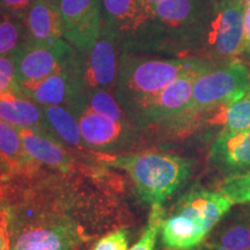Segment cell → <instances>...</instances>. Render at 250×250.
Returning <instances> with one entry per match:
<instances>
[{
  "label": "cell",
  "instance_id": "cell-1",
  "mask_svg": "<svg viewBox=\"0 0 250 250\" xmlns=\"http://www.w3.org/2000/svg\"><path fill=\"white\" fill-rule=\"evenodd\" d=\"M232 206L233 203L219 190L188 192L174 211L162 219V247L167 250H196Z\"/></svg>",
  "mask_w": 250,
  "mask_h": 250
},
{
  "label": "cell",
  "instance_id": "cell-2",
  "mask_svg": "<svg viewBox=\"0 0 250 250\" xmlns=\"http://www.w3.org/2000/svg\"><path fill=\"white\" fill-rule=\"evenodd\" d=\"M204 62L187 59H139L122 56L117 77V93L121 101L136 108H145L168 85L183 74L205 71Z\"/></svg>",
  "mask_w": 250,
  "mask_h": 250
},
{
  "label": "cell",
  "instance_id": "cell-3",
  "mask_svg": "<svg viewBox=\"0 0 250 250\" xmlns=\"http://www.w3.org/2000/svg\"><path fill=\"white\" fill-rule=\"evenodd\" d=\"M115 167L126 170L145 203H164L190 175V162L167 153H144L117 158Z\"/></svg>",
  "mask_w": 250,
  "mask_h": 250
},
{
  "label": "cell",
  "instance_id": "cell-4",
  "mask_svg": "<svg viewBox=\"0 0 250 250\" xmlns=\"http://www.w3.org/2000/svg\"><path fill=\"white\" fill-rule=\"evenodd\" d=\"M249 88V70L242 62L234 61L217 70L208 68L196 77L187 114L232 104L248 94Z\"/></svg>",
  "mask_w": 250,
  "mask_h": 250
},
{
  "label": "cell",
  "instance_id": "cell-5",
  "mask_svg": "<svg viewBox=\"0 0 250 250\" xmlns=\"http://www.w3.org/2000/svg\"><path fill=\"white\" fill-rule=\"evenodd\" d=\"M76 55V50L66 40L52 44L33 45L24 43L14 54L18 88H22L45 79L61 70Z\"/></svg>",
  "mask_w": 250,
  "mask_h": 250
},
{
  "label": "cell",
  "instance_id": "cell-6",
  "mask_svg": "<svg viewBox=\"0 0 250 250\" xmlns=\"http://www.w3.org/2000/svg\"><path fill=\"white\" fill-rule=\"evenodd\" d=\"M62 37L79 54L88 51L103 28L102 0H58Z\"/></svg>",
  "mask_w": 250,
  "mask_h": 250
},
{
  "label": "cell",
  "instance_id": "cell-7",
  "mask_svg": "<svg viewBox=\"0 0 250 250\" xmlns=\"http://www.w3.org/2000/svg\"><path fill=\"white\" fill-rule=\"evenodd\" d=\"M122 39L115 31L103 26L101 34L88 51L80 57L81 77L86 94L95 89H110L118 77L117 52Z\"/></svg>",
  "mask_w": 250,
  "mask_h": 250
},
{
  "label": "cell",
  "instance_id": "cell-8",
  "mask_svg": "<svg viewBox=\"0 0 250 250\" xmlns=\"http://www.w3.org/2000/svg\"><path fill=\"white\" fill-rule=\"evenodd\" d=\"M245 4L242 0H226L219 7L208 34V44L215 54L235 56L243 52Z\"/></svg>",
  "mask_w": 250,
  "mask_h": 250
},
{
  "label": "cell",
  "instance_id": "cell-9",
  "mask_svg": "<svg viewBox=\"0 0 250 250\" xmlns=\"http://www.w3.org/2000/svg\"><path fill=\"white\" fill-rule=\"evenodd\" d=\"M102 17L103 26L126 41L146 26L151 14L142 0H102Z\"/></svg>",
  "mask_w": 250,
  "mask_h": 250
},
{
  "label": "cell",
  "instance_id": "cell-10",
  "mask_svg": "<svg viewBox=\"0 0 250 250\" xmlns=\"http://www.w3.org/2000/svg\"><path fill=\"white\" fill-rule=\"evenodd\" d=\"M27 43L33 45L52 44L64 34L57 5L46 0H34L23 18Z\"/></svg>",
  "mask_w": 250,
  "mask_h": 250
},
{
  "label": "cell",
  "instance_id": "cell-11",
  "mask_svg": "<svg viewBox=\"0 0 250 250\" xmlns=\"http://www.w3.org/2000/svg\"><path fill=\"white\" fill-rule=\"evenodd\" d=\"M202 72H189L177 78L145 108V114L153 120H162L187 114L192 99L193 83L196 77Z\"/></svg>",
  "mask_w": 250,
  "mask_h": 250
},
{
  "label": "cell",
  "instance_id": "cell-12",
  "mask_svg": "<svg viewBox=\"0 0 250 250\" xmlns=\"http://www.w3.org/2000/svg\"><path fill=\"white\" fill-rule=\"evenodd\" d=\"M215 165L229 171L250 169V129L241 132H221L211 152Z\"/></svg>",
  "mask_w": 250,
  "mask_h": 250
},
{
  "label": "cell",
  "instance_id": "cell-13",
  "mask_svg": "<svg viewBox=\"0 0 250 250\" xmlns=\"http://www.w3.org/2000/svg\"><path fill=\"white\" fill-rule=\"evenodd\" d=\"M76 239L62 227H29L12 237L11 250H72Z\"/></svg>",
  "mask_w": 250,
  "mask_h": 250
},
{
  "label": "cell",
  "instance_id": "cell-14",
  "mask_svg": "<svg viewBox=\"0 0 250 250\" xmlns=\"http://www.w3.org/2000/svg\"><path fill=\"white\" fill-rule=\"evenodd\" d=\"M24 151L34 160L52 166L65 167L67 154L61 145L44 136L34 127H18Z\"/></svg>",
  "mask_w": 250,
  "mask_h": 250
},
{
  "label": "cell",
  "instance_id": "cell-15",
  "mask_svg": "<svg viewBox=\"0 0 250 250\" xmlns=\"http://www.w3.org/2000/svg\"><path fill=\"white\" fill-rule=\"evenodd\" d=\"M199 12L198 0H162L151 8L148 22L177 29L191 24Z\"/></svg>",
  "mask_w": 250,
  "mask_h": 250
},
{
  "label": "cell",
  "instance_id": "cell-16",
  "mask_svg": "<svg viewBox=\"0 0 250 250\" xmlns=\"http://www.w3.org/2000/svg\"><path fill=\"white\" fill-rule=\"evenodd\" d=\"M80 133L83 139L95 147H108L116 144L122 137L118 122L109 120L98 112L87 111L80 117Z\"/></svg>",
  "mask_w": 250,
  "mask_h": 250
},
{
  "label": "cell",
  "instance_id": "cell-17",
  "mask_svg": "<svg viewBox=\"0 0 250 250\" xmlns=\"http://www.w3.org/2000/svg\"><path fill=\"white\" fill-rule=\"evenodd\" d=\"M42 112L30 99L19 93L0 95V120L17 127H34L40 123Z\"/></svg>",
  "mask_w": 250,
  "mask_h": 250
},
{
  "label": "cell",
  "instance_id": "cell-18",
  "mask_svg": "<svg viewBox=\"0 0 250 250\" xmlns=\"http://www.w3.org/2000/svg\"><path fill=\"white\" fill-rule=\"evenodd\" d=\"M210 250H250V221L246 215L228 224L208 245Z\"/></svg>",
  "mask_w": 250,
  "mask_h": 250
},
{
  "label": "cell",
  "instance_id": "cell-19",
  "mask_svg": "<svg viewBox=\"0 0 250 250\" xmlns=\"http://www.w3.org/2000/svg\"><path fill=\"white\" fill-rule=\"evenodd\" d=\"M214 122L224 125L221 132L234 133L250 129V93L229 105L218 108Z\"/></svg>",
  "mask_w": 250,
  "mask_h": 250
},
{
  "label": "cell",
  "instance_id": "cell-20",
  "mask_svg": "<svg viewBox=\"0 0 250 250\" xmlns=\"http://www.w3.org/2000/svg\"><path fill=\"white\" fill-rule=\"evenodd\" d=\"M27 43L22 19L0 9V56L13 55Z\"/></svg>",
  "mask_w": 250,
  "mask_h": 250
},
{
  "label": "cell",
  "instance_id": "cell-21",
  "mask_svg": "<svg viewBox=\"0 0 250 250\" xmlns=\"http://www.w3.org/2000/svg\"><path fill=\"white\" fill-rule=\"evenodd\" d=\"M0 153L11 166L12 169L23 168L30 160L24 151L18 129L0 120Z\"/></svg>",
  "mask_w": 250,
  "mask_h": 250
},
{
  "label": "cell",
  "instance_id": "cell-22",
  "mask_svg": "<svg viewBox=\"0 0 250 250\" xmlns=\"http://www.w3.org/2000/svg\"><path fill=\"white\" fill-rule=\"evenodd\" d=\"M44 115L52 130L62 139L70 145H79L80 127L70 111L59 105H46Z\"/></svg>",
  "mask_w": 250,
  "mask_h": 250
},
{
  "label": "cell",
  "instance_id": "cell-23",
  "mask_svg": "<svg viewBox=\"0 0 250 250\" xmlns=\"http://www.w3.org/2000/svg\"><path fill=\"white\" fill-rule=\"evenodd\" d=\"M219 191L226 196L233 205L250 204V171L230 175L225 180Z\"/></svg>",
  "mask_w": 250,
  "mask_h": 250
},
{
  "label": "cell",
  "instance_id": "cell-24",
  "mask_svg": "<svg viewBox=\"0 0 250 250\" xmlns=\"http://www.w3.org/2000/svg\"><path fill=\"white\" fill-rule=\"evenodd\" d=\"M90 109L114 122L123 120V112L114 96L105 89H95L86 94Z\"/></svg>",
  "mask_w": 250,
  "mask_h": 250
},
{
  "label": "cell",
  "instance_id": "cell-25",
  "mask_svg": "<svg viewBox=\"0 0 250 250\" xmlns=\"http://www.w3.org/2000/svg\"><path fill=\"white\" fill-rule=\"evenodd\" d=\"M162 219H164V210L161 204L152 205L151 213H149L148 224L145 232L139 239V241L130 250H154L156 237L160 232Z\"/></svg>",
  "mask_w": 250,
  "mask_h": 250
},
{
  "label": "cell",
  "instance_id": "cell-26",
  "mask_svg": "<svg viewBox=\"0 0 250 250\" xmlns=\"http://www.w3.org/2000/svg\"><path fill=\"white\" fill-rule=\"evenodd\" d=\"M17 92L18 81L14 54L0 56V95Z\"/></svg>",
  "mask_w": 250,
  "mask_h": 250
},
{
  "label": "cell",
  "instance_id": "cell-27",
  "mask_svg": "<svg viewBox=\"0 0 250 250\" xmlns=\"http://www.w3.org/2000/svg\"><path fill=\"white\" fill-rule=\"evenodd\" d=\"M129 234L126 229H117L100 239L93 250H127Z\"/></svg>",
  "mask_w": 250,
  "mask_h": 250
},
{
  "label": "cell",
  "instance_id": "cell-28",
  "mask_svg": "<svg viewBox=\"0 0 250 250\" xmlns=\"http://www.w3.org/2000/svg\"><path fill=\"white\" fill-rule=\"evenodd\" d=\"M33 2L34 0H0V9L23 20Z\"/></svg>",
  "mask_w": 250,
  "mask_h": 250
},
{
  "label": "cell",
  "instance_id": "cell-29",
  "mask_svg": "<svg viewBox=\"0 0 250 250\" xmlns=\"http://www.w3.org/2000/svg\"><path fill=\"white\" fill-rule=\"evenodd\" d=\"M5 206L0 204V250L12 249V230Z\"/></svg>",
  "mask_w": 250,
  "mask_h": 250
},
{
  "label": "cell",
  "instance_id": "cell-30",
  "mask_svg": "<svg viewBox=\"0 0 250 250\" xmlns=\"http://www.w3.org/2000/svg\"><path fill=\"white\" fill-rule=\"evenodd\" d=\"M243 51L250 52V5H245V37Z\"/></svg>",
  "mask_w": 250,
  "mask_h": 250
},
{
  "label": "cell",
  "instance_id": "cell-31",
  "mask_svg": "<svg viewBox=\"0 0 250 250\" xmlns=\"http://www.w3.org/2000/svg\"><path fill=\"white\" fill-rule=\"evenodd\" d=\"M11 169H12L11 166H9L7 160L5 159V156L0 153V177L5 176L6 173Z\"/></svg>",
  "mask_w": 250,
  "mask_h": 250
},
{
  "label": "cell",
  "instance_id": "cell-32",
  "mask_svg": "<svg viewBox=\"0 0 250 250\" xmlns=\"http://www.w3.org/2000/svg\"><path fill=\"white\" fill-rule=\"evenodd\" d=\"M144 6H145L146 9L149 12V14H151V8L154 6L155 4H158V2L162 1V0H142Z\"/></svg>",
  "mask_w": 250,
  "mask_h": 250
},
{
  "label": "cell",
  "instance_id": "cell-33",
  "mask_svg": "<svg viewBox=\"0 0 250 250\" xmlns=\"http://www.w3.org/2000/svg\"><path fill=\"white\" fill-rule=\"evenodd\" d=\"M245 215H246V217H247V219H248V220L250 221V210H248V211H247V212H246V214H245Z\"/></svg>",
  "mask_w": 250,
  "mask_h": 250
},
{
  "label": "cell",
  "instance_id": "cell-34",
  "mask_svg": "<svg viewBox=\"0 0 250 250\" xmlns=\"http://www.w3.org/2000/svg\"><path fill=\"white\" fill-rule=\"evenodd\" d=\"M46 1H49V2H52V4H56V5H57L58 0H46Z\"/></svg>",
  "mask_w": 250,
  "mask_h": 250
},
{
  "label": "cell",
  "instance_id": "cell-35",
  "mask_svg": "<svg viewBox=\"0 0 250 250\" xmlns=\"http://www.w3.org/2000/svg\"><path fill=\"white\" fill-rule=\"evenodd\" d=\"M245 5H250V0H242Z\"/></svg>",
  "mask_w": 250,
  "mask_h": 250
},
{
  "label": "cell",
  "instance_id": "cell-36",
  "mask_svg": "<svg viewBox=\"0 0 250 250\" xmlns=\"http://www.w3.org/2000/svg\"><path fill=\"white\" fill-rule=\"evenodd\" d=\"M249 93H250V88H249Z\"/></svg>",
  "mask_w": 250,
  "mask_h": 250
}]
</instances>
